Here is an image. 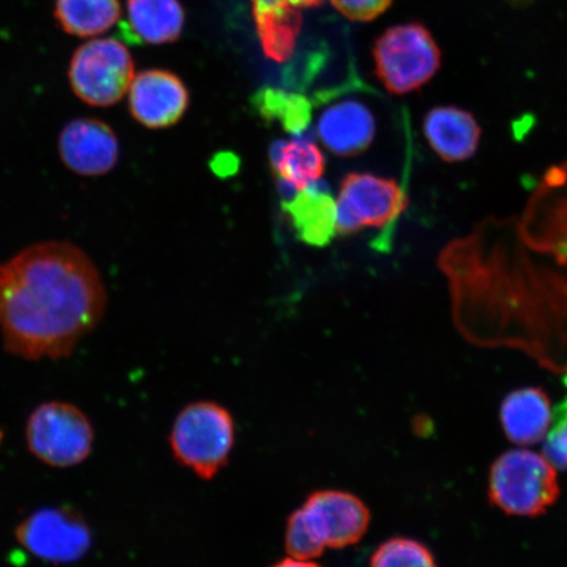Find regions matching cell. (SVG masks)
<instances>
[{"instance_id": "cell-5", "label": "cell", "mask_w": 567, "mask_h": 567, "mask_svg": "<svg viewBox=\"0 0 567 567\" xmlns=\"http://www.w3.org/2000/svg\"><path fill=\"white\" fill-rule=\"evenodd\" d=\"M234 441L236 424L231 414L208 401L184 408L169 434L175 458L204 480H212L228 464Z\"/></svg>"}, {"instance_id": "cell-16", "label": "cell", "mask_w": 567, "mask_h": 567, "mask_svg": "<svg viewBox=\"0 0 567 567\" xmlns=\"http://www.w3.org/2000/svg\"><path fill=\"white\" fill-rule=\"evenodd\" d=\"M186 13L179 0H126L123 38L137 44L163 45L179 40Z\"/></svg>"}, {"instance_id": "cell-25", "label": "cell", "mask_w": 567, "mask_h": 567, "mask_svg": "<svg viewBox=\"0 0 567 567\" xmlns=\"http://www.w3.org/2000/svg\"><path fill=\"white\" fill-rule=\"evenodd\" d=\"M272 567H321L316 563H311L310 559H299V558H286L282 561L274 565Z\"/></svg>"}, {"instance_id": "cell-20", "label": "cell", "mask_w": 567, "mask_h": 567, "mask_svg": "<svg viewBox=\"0 0 567 567\" xmlns=\"http://www.w3.org/2000/svg\"><path fill=\"white\" fill-rule=\"evenodd\" d=\"M122 0H54V19L75 38H96L122 18Z\"/></svg>"}, {"instance_id": "cell-10", "label": "cell", "mask_w": 567, "mask_h": 567, "mask_svg": "<svg viewBox=\"0 0 567 567\" xmlns=\"http://www.w3.org/2000/svg\"><path fill=\"white\" fill-rule=\"evenodd\" d=\"M16 535L33 557L54 565L80 561L92 545L89 523L70 506L38 509L19 524Z\"/></svg>"}, {"instance_id": "cell-9", "label": "cell", "mask_w": 567, "mask_h": 567, "mask_svg": "<svg viewBox=\"0 0 567 567\" xmlns=\"http://www.w3.org/2000/svg\"><path fill=\"white\" fill-rule=\"evenodd\" d=\"M409 205L399 182L367 173H352L340 184L337 200L338 234L350 236L365 228L388 229Z\"/></svg>"}, {"instance_id": "cell-21", "label": "cell", "mask_w": 567, "mask_h": 567, "mask_svg": "<svg viewBox=\"0 0 567 567\" xmlns=\"http://www.w3.org/2000/svg\"><path fill=\"white\" fill-rule=\"evenodd\" d=\"M254 110L268 122H278L284 131L301 136L311 120V104L307 97L279 89H261L252 96Z\"/></svg>"}, {"instance_id": "cell-6", "label": "cell", "mask_w": 567, "mask_h": 567, "mask_svg": "<svg viewBox=\"0 0 567 567\" xmlns=\"http://www.w3.org/2000/svg\"><path fill=\"white\" fill-rule=\"evenodd\" d=\"M374 73L393 95L421 90L442 66V52L421 23L389 28L373 47Z\"/></svg>"}, {"instance_id": "cell-1", "label": "cell", "mask_w": 567, "mask_h": 567, "mask_svg": "<svg viewBox=\"0 0 567 567\" xmlns=\"http://www.w3.org/2000/svg\"><path fill=\"white\" fill-rule=\"evenodd\" d=\"M436 265L466 340L567 367V158L545 169L522 209L481 219Z\"/></svg>"}, {"instance_id": "cell-4", "label": "cell", "mask_w": 567, "mask_h": 567, "mask_svg": "<svg viewBox=\"0 0 567 567\" xmlns=\"http://www.w3.org/2000/svg\"><path fill=\"white\" fill-rule=\"evenodd\" d=\"M559 496L555 465L547 456L527 450L503 453L488 474V498L503 513L538 516L548 512Z\"/></svg>"}, {"instance_id": "cell-12", "label": "cell", "mask_w": 567, "mask_h": 567, "mask_svg": "<svg viewBox=\"0 0 567 567\" xmlns=\"http://www.w3.org/2000/svg\"><path fill=\"white\" fill-rule=\"evenodd\" d=\"M60 158L76 175L103 176L116 167L120 142L111 125L94 117H78L62 127Z\"/></svg>"}, {"instance_id": "cell-7", "label": "cell", "mask_w": 567, "mask_h": 567, "mask_svg": "<svg viewBox=\"0 0 567 567\" xmlns=\"http://www.w3.org/2000/svg\"><path fill=\"white\" fill-rule=\"evenodd\" d=\"M25 442L42 464L66 470L89 458L95 431L86 413L73 403L49 401L28 416Z\"/></svg>"}, {"instance_id": "cell-24", "label": "cell", "mask_w": 567, "mask_h": 567, "mask_svg": "<svg viewBox=\"0 0 567 567\" xmlns=\"http://www.w3.org/2000/svg\"><path fill=\"white\" fill-rule=\"evenodd\" d=\"M331 4L347 19L372 21L384 13L393 0H330Z\"/></svg>"}, {"instance_id": "cell-8", "label": "cell", "mask_w": 567, "mask_h": 567, "mask_svg": "<svg viewBox=\"0 0 567 567\" xmlns=\"http://www.w3.org/2000/svg\"><path fill=\"white\" fill-rule=\"evenodd\" d=\"M68 76L71 90L83 103L109 109L122 102L130 91L133 56L115 38L90 40L71 56Z\"/></svg>"}, {"instance_id": "cell-15", "label": "cell", "mask_w": 567, "mask_h": 567, "mask_svg": "<svg viewBox=\"0 0 567 567\" xmlns=\"http://www.w3.org/2000/svg\"><path fill=\"white\" fill-rule=\"evenodd\" d=\"M423 134L437 157L449 163L472 159L482 138L477 118L456 105H439L430 110L423 120Z\"/></svg>"}, {"instance_id": "cell-13", "label": "cell", "mask_w": 567, "mask_h": 567, "mask_svg": "<svg viewBox=\"0 0 567 567\" xmlns=\"http://www.w3.org/2000/svg\"><path fill=\"white\" fill-rule=\"evenodd\" d=\"M375 118L363 102L344 99L326 109L317 123L323 146L338 157H353L367 151L375 136Z\"/></svg>"}, {"instance_id": "cell-3", "label": "cell", "mask_w": 567, "mask_h": 567, "mask_svg": "<svg viewBox=\"0 0 567 567\" xmlns=\"http://www.w3.org/2000/svg\"><path fill=\"white\" fill-rule=\"evenodd\" d=\"M370 523V509L357 495L340 491L317 492L290 515L286 548L290 557L316 558L324 549H343L358 544Z\"/></svg>"}, {"instance_id": "cell-26", "label": "cell", "mask_w": 567, "mask_h": 567, "mask_svg": "<svg viewBox=\"0 0 567 567\" xmlns=\"http://www.w3.org/2000/svg\"><path fill=\"white\" fill-rule=\"evenodd\" d=\"M2 441H3V434H2V431H0V444H2Z\"/></svg>"}, {"instance_id": "cell-22", "label": "cell", "mask_w": 567, "mask_h": 567, "mask_svg": "<svg viewBox=\"0 0 567 567\" xmlns=\"http://www.w3.org/2000/svg\"><path fill=\"white\" fill-rule=\"evenodd\" d=\"M371 567H437L435 557L424 544L394 537L373 553Z\"/></svg>"}, {"instance_id": "cell-23", "label": "cell", "mask_w": 567, "mask_h": 567, "mask_svg": "<svg viewBox=\"0 0 567 567\" xmlns=\"http://www.w3.org/2000/svg\"><path fill=\"white\" fill-rule=\"evenodd\" d=\"M564 384L567 388V374ZM544 451L545 456L553 465L567 471V396L553 411L551 425Z\"/></svg>"}, {"instance_id": "cell-14", "label": "cell", "mask_w": 567, "mask_h": 567, "mask_svg": "<svg viewBox=\"0 0 567 567\" xmlns=\"http://www.w3.org/2000/svg\"><path fill=\"white\" fill-rule=\"evenodd\" d=\"M258 38L269 60L284 63L293 55L302 28V11L323 0H251Z\"/></svg>"}, {"instance_id": "cell-11", "label": "cell", "mask_w": 567, "mask_h": 567, "mask_svg": "<svg viewBox=\"0 0 567 567\" xmlns=\"http://www.w3.org/2000/svg\"><path fill=\"white\" fill-rule=\"evenodd\" d=\"M189 105V92L173 71H141L127 91V109L147 130H166L181 122Z\"/></svg>"}, {"instance_id": "cell-19", "label": "cell", "mask_w": 567, "mask_h": 567, "mask_svg": "<svg viewBox=\"0 0 567 567\" xmlns=\"http://www.w3.org/2000/svg\"><path fill=\"white\" fill-rule=\"evenodd\" d=\"M269 161L279 184L300 193L321 181L326 159L313 141L301 136L292 141H278L269 152Z\"/></svg>"}, {"instance_id": "cell-17", "label": "cell", "mask_w": 567, "mask_h": 567, "mask_svg": "<svg viewBox=\"0 0 567 567\" xmlns=\"http://www.w3.org/2000/svg\"><path fill=\"white\" fill-rule=\"evenodd\" d=\"M282 209L305 244L323 247L337 236V200L326 186L311 184L282 200Z\"/></svg>"}, {"instance_id": "cell-2", "label": "cell", "mask_w": 567, "mask_h": 567, "mask_svg": "<svg viewBox=\"0 0 567 567\" xmlns=\"http://www.w3.org/2000/svg\"><path fill=\"white\" fill-rule=\"evenodd\" d=\"M106 303L94 260L66 240L33 244L0 261V332L12 357H70L102 322Z\"/></svg>"}, {"instance_id": "cell-18", "label": "cell", "mask_w": 567, "mask_h": 567, "mask_svg": "<svg viewBox=\"0 0 567 567\" xmlns=\"http://www.w3.org/2000/svg\"><path fill=\"white\" fill-rule=\"evenodd\" d=\"M551 405L542 388L514 390L502 402L501 422L515 444L534 445L544 441L551 425Z\"/></svg>"}]
</instances>
